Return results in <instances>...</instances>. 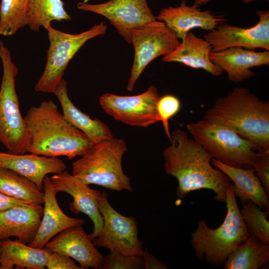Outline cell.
I'll return each instance as SVG.
<instances>
[{"label": "cell", "instance_id": "1", "mask_svg": "<svg viewBox=\"0 0 269 269\" xmlns=\"http://www.w3.org/2000/svg\"><path fill=\"white\" fill-rule=\"evenodd\" d=\"M170 144L163 150L164 170L176 178V195L183 199L190 192L208 189L214 199L225 202L230 179L212 165L213 157L187 133L178 129L171 134Z\"/></svg>", "mask_w": 269, "mask_h": 269}, {"label": "cell", "instance_id": "2", "mask_svg": "<svg viewBox=\"0 0 269 269\" xmlns=\"http://www.w3.org/2000/svg\"><path fill=\"white\" fill-rule=\"evenodd\" d=\"M30 143L27 152L39 155L64 156L71 160L83 155L93 143L71 125L51 100L32 106L24 117Z\"/></svg>", "mask_w": 269, "mask_h": 269}, {"label": "cell", "instance_id": "3", "mask_svg": "<svg viewBox=\"0 0 269 269\" xmlns=\"http://www.w3.org/2000/svg\"><path fill=\"white\" fill-rule=\"evenodd\" d=\"M204 119L237 133L257 151L269 149V102L248 88H235L216 100Z\"/></svg>", "mask_w": 269, "mask_h": 269}, {"label": "cell", "instance_id": "4", "mask_svg": "<svg viewBox=\"0 0 269 269\" xmlns=\"http://www.w3.org/2000/svg\"><path fill=\"white\" fill-rule=\"evenodd\" d=\"M227 212L222 224L210 228L203 220L191 233V243L199 260L213 266L222 265L228 256L250 235L242 220L232 183L226 191Z\"/></svg>", "mask_w": 269, "mask_h": 269}, {"label": "cell", "instance_id": "5", "mask_svg": "<svg viewBox=\"0 0 269 269\" xmlns=\"http://www.w3.org/2000/svg\"><path fill=\"white\" fill-rule=\"evenodd\" d=\"M127 150V143L122 138L113 137L93 144L72 163V174L88 185L118 192H132L130 178L124 172L122 163Z\"/></svg>", "mask_w": 269, "mask_h": 269}, {"label": "cell", "instance_id": "6", "mask_svg": "<svg viewBox=\"0 0 269 269\" xmlns=\"http://www.w3.org/2000/svg\"><path fill=\"white\" fill-rule=\"evenodd\" d=\"M3 74L0 89V142L11 154H24L30 143L24 118L20 113L15 85L18 69L9 50L0 40Z\"/></svg>", "mask_w": 269, "mask_h": 269}, {"label": "cell", "instance_id": "7", "mask_svg": "<svg viewBox=\"0 0 269 269\" xmlns=\"http://www.w3.org/2000/svg\"><path fill=\"white\" fill-rule=\"evenodd\" d=\"M186 128L213 158L233 167L253 168L257 148L237 133L205 119L189 123Z\"/></svg>", "mask_w": 269, "mask_h": 269}, {"label": "cell", "instance_id": "8", "mask_svg": "<svg viewBox=\"0 0 269 269\" xmlns=\"http://www.w3.org/2000/svg\"><path fill=\"white\" fill-rule=\"evenodd\" d=\"M107 26L104 21L78 34H70L55 29H47L49 47L43 72L37 82V92L52 93L63 78L68 64L81 47L89 40L106 33Z\"/></svg>", "mask_w": 269, "mask_h": 269}, {"label": "cell", "instance_id": "9", "mask_svg": "<svg viewBox=\"0 0 269 269\" xmlns=\"http://www.w3.org/2000/svg\"><path fill=\"white\" fill-rule=\"evenodd\" d=\"M98 206L103 225L100 233L93 240L95 246L125 255L142 256L143 243L138 238V225L135 218L125 216L114 209L105 191L101 193Z\"/></svg>", "mask_w": 269, "mask_h": 269}, {"label": "cell", "instance_id": "10", "mask_svg": "<svg viewBox=\"0 0 269 269\" xmlns=\"http://www.w3.org/2000/svg\"><path fill=\"white\" fill-rule=\"evenodd\" d=\"M180 43L175 33L162 21L133 31L134 59L127 89L132 91L146 66L154 59L172 52Z\"/></svg>", "mask_w": 269, "mask_h": 269}, {"label": "cell", "instance_id": "11", "mask_svg": "<svg viewBox=\"0 0 269 269\" xmlns=\"http://www.w3.org/2000/svg\"><path fill=\"white\" fill-rule=\"evenodd\" d=\"M160 96L154 86L143 93L134 96L106 93L99 104L109 116L128 125L146 128L159 122L157 104Z\"/></svg>", "mask_w": 269, "mask_h": 269}, {"label": "cell", "instance_id": "12", "mask_svg": "<svg viewBox=\"0 0 269 269\" xmlns=\"http://www.w3.org/2000/svg\"><path fill=\"white\" fill-rule=\"evenodd\" d=\"M80 10L100 14L108 19L129 44L133 31L152 25L158 20L147 0H110L98 4L79 2Z\"/></svg>", "mask_w": 269, "mask_h": 269}, {"label": "cell", "instance_id": "13", "mask_svg": "<svg viewBox=\"0 0 269 269\" xmlns=\"http://www.w3.org/2000/svg\"><path fill=\"white\" fill-rule=\"evenodd\" d=\"M258 22L252 27L242 28L223 23L204 35L213 51L231 47L257 48L269 51V10H258Z\"/></svg>", "mask_w": 269, "mask_h": 269}, {"label": "cell", "instance_id": "14", "mask_svg": "<svg viewBox=\"0 0 269 269\" xmlns=\"http://www.w3.org/2000/svg\"><path fill=\"white\" fill-rule=\"evenodd\" d=\"M50 179L57 193L64 192L72 197L73 201L69 204L71 211L76 214L83 213L92 220L94 229L89 235L93 240L100 233L103 225L98 206L101 192L91 189L89 185L66 170L54 174Z\"/></svg>", "mask_w": 269, "mask_h": 269}, {"label": "cell", "instance_id": "15", "mask_svg": "<svg viewBox=\"0 0 269 269\" xmlns=\"http://www.w3.org/2000/svg\"><path fill=\"white\" fill-rule=\"evenodd\" d=\"M82 225L67 228L52 238L45 245L52 252L69 256L76 260L82 269H102L104 256L93 243Z\"/></svg>", "mask_w": 269, "mask_h": 269}, {"label": "cell", "instance_id": "16", "mask_svg": "<svg viewBox=\"0 0 269 269\" xmlns=\"http://www.w3.org/2000/svg\"><path fill=\"white\" fill-rule=\"evenodd\" d=\"M155 18L164 22L181 40L194 28L211 31L227 21L224 14H216L210 10H201L193 4L187 5L185 0L178 6L162 9Z\"/></svg>", "mask_w": 269, "mask_h": 269}, {"label": "cell", "instance_id": "17", "mask_svg": "<svg viewBox=\"0 0 269 269\" xmlns=\"http://www.w3.org/2000/svg\"><path fill=\"white\" fill-rule=\"evenodd\" d=\"M43 190L44 207L40 224L34 239L28 244L36 248H44L61 231L85 223L82 219L69 217L63 212L57 201V192L48 176L43 180Z\"/></svg>", "mask_w": 269, "mask_h": 269}, {"label": "cell", "instance_id": "18", "mask_svg": "<svg viewBox=\"0 0 269 269\" xmlns=\"http://www.w3.org/2000/svg\"><path fill=\"white\" fill-rule=\"evenodd\" d=\"M211 61L225 71L229 79L240 83L255 75L251 68L269 65V51L231 47L210 54Z\"/></svg>", "mask_w": 269, "mask_h": 269}, {"label": "cell", "instance_id": "19", "mask_svg": "<svg viewBox=\"0 0 269 269\" xmlns=\"http://www.w3.org/2000/svg\"><path fill=\"white\" fill-rule=\"evenodd\" d=\"M0 167L11 169L33 182L43 189L47 175L59 174L66 170L65 162L57 157L31 153L15 154L0 152Z\"/></svg>", "mask_w": 269, "mask_h": 269}, {"label": "cell", "instance_id": "20", "mask_svg": "<svg viewBox=\"0 0 269 269\" xmlns=\"http://www.w3.org/2000/svg\"><path fill=\"white\" fill-rule=\"evenodd\" d=\"M44 207L41 205L12 208L0 212V240L16 237L29 244L40 224Z\"/></svg>", "mask_w": 269, "mask_h": 269}, {"label": "cell", "instance_id": "21", "mask_svg": "<svg viewBox=\"0 0 269 269\" xmlns=\"http://www.w3.org/2000/svg\"><path fill=\"white\" fill-rule=\"evenodd\" d=\"M211 44L191 31L187 33L180 44L170 53L163 56L164 62H178L194 69H202L214 76L223 74L221 68L210 58Z\"/></svg>", "mask_w": 269, "mask_h": 269}, {"label": "cell", "instance_id": "22", "mask_svg": "<svg viewBox=\"0 0 269 269\" xmlns=\"http://www.w3.org/2000/svg\"><path fill=\"white\" fill-rule=\"evenodd\" d=\"M52 93L58 99L66 120L83 133L93 144L114 137L107 124L98 118H91L74 105L68 96L67 83L63 78Z\"/></svg>", "mask_w": 269, "mask_h": 269}, {"label": "cell", "instance_id": "23", "mask_svg": "<svg viewBox=\"0 0 269 269\" xmlns=\"http://www.w3.org/2000/svg\"><path fill=\"white\" fill-rule=\"evenodd\" d=\"M212 164L234 183L235 196L241 203L250 201L266 211H269V198L254 168H244L225 164L214 158Z\"/></svg>", "mask_w": 269, "mask_h": 269}, {"label": "cell", "instance_id": "24", "mask_svg": "<svg viewBox=\"0 0 269 269\" xmlns=\"http://www.w3.org/2000/svg\"><path fill=\"white\" fill-rule=\"evenodd\" d=\"M0 269H12L14 266L29 269H44L51 252L46 247H31L19 240H0Z\"/></svg>", "mask_w": 269, "mask_h": 269}, {"label": "cell", "instance_id": "25", "mask_svg": "<svg viewBox=\"0 0 269 269\" xmlns=\"http://www.w3.org/2000/svg\"><path fill=\"white\" fill-rule=\"evenodd\" d=\"M269 261V244L249 236L228 256L225 269H257Z\"/></svg>", "mask_w": 269, "mask_h": 269}, {"label": "cell", "instance_id": "26", "mask_svg": "<svg viewBox=\"0 0 269 269\" xmlns=\"http://www.w3.org/2000/svg\"><path fill=\"white\" fill-rule=\"evenodd\" d=\"M0 192L31 204L44 203V193L33 182L11 169L1 167Z\"/></svg>", "mask_w": 269, "mask_h": 269}, {"label": "cell", "instance_id": "27", "mask_svg": "<svg viewBox=\"0 0 269 269\" xmlns=\"http://www.w3.org/2000/svg\"><path fill=\"white\" fill-rule=\"evenodd\" d=\"M29 9L28 25L34 31H38L41 27L47 30L54 20L71 19L62 0H29Z\"/></svg>", "mask_w": 269, "mask_h": 269}, {"label": "cell", "instance_id": "28", "mask_svg": "<svg viewBox=\"0 0 269 269\" xmlns=\"http://www.w3.org/2000/svg\"><path fill=\"white\" fill-rule=\"evenodd\" d=\"M29 0H1L0 4V35L14 34L28 25Z\"/></svg>", "mask_w": 269, "mask_h": 269}, {"label": "cell", "instance_id": "29", "mask_svg": "<svg viewBox=\"0 0 269 269\" xmlns=\"http://www.w3.org/2000/svg\"><path fill=\"white\" fill-rule=\"evenodd\" d=\"M242 205L241 216L249 235L269 244V211L262 210L250 201L243 202Z\"/></svg>", "mask_w": 269, "mask_h": 269}, {"label": "cell", "instance_id": "30", "mask_svg": "<svg viewBox=\"0 0 269 269\" xmlns=\"http://www.w3.org/2000/svg\"><path fill=\"white\" fill-rule=\"evenodd\" d=\"M144 269L142 256L128 255L115 251H110L104 256L102 269Z\"/></svg>", "mask_w": 269, "mask_h": 269}, {"label": "cell", "instance_id": "31", "mask_svg": "<svg viewBox=\"0 0 269 269\" xmlns=\"http://www.w3.org/2000/svg\"><path fill=\"white\" fill-rule=\"evenodd\" d=\"M180 108L179 99L172 94H166L160 97L157 102V111L159 122H161L165 133L169 140L171 139V134L169 120L179 112Z\"/></svg>", "mask_w": 269, "mask_h": 269}, {"label": "cell", "instance_id": "32", "mask_svg": "<svg viewBox=\"0 0 269 269\" xmlns=\"http://www.w3.org/2000/svg\"><path fill=\"white\" fill-rule=\"evenodd\" d=\"M253 166L267 194L269 196V149L257 151Z\"/></svg>", "mask_w": 269, "mask_h": 269}, {"label": "cell", "instance_id": "33", "mask_svg": "<svg viewBox=\"0 0 269 269\" xmlns=\"http://www.w3.org/2000/svg\"><path fill=\"white\" fill-rule=\"evenodd\" d=\"M45 267L48 269H82L69 256L52 252L48 256Z\"/></svg>", "mask_w": 269, "mask_h": 269}, {"label": "cell", "instance_id": "34", "mask_svg": "<svg viewBox=\"0 0 269 269\" xmlns=\"http://www.w3.org/2000/svg\"><path fill=\"white\" fill-rule=\"evenodd\" d=\"M33 204L0 192V212L16 207L28 206Z\"/></svg>", "mask_w": 269, "mask_h": 269}, {"label": "cell", "instance_id": "35", "mask_svg": "<svg viewBox=\"0 0 269 269\" xmlns=\"http://www.w3.org/2000/svg\"><path fill=\"white\" fill-rule=\"evenodd\" d=\"M142 257L145 269H167V267L145 249Z\"/></svg>", "mask_w": 269, "mask_h": 269}, {"label": "cell", "instance_id": "36", "mask_svg": "<svg viewBox=\"0 0 269 269\" xmlns=\"http://www.w3.org/2000/svg\"><path fill=\"white\" fill-rule=\"evenodd\" d=\"M212 0H194L193 4L199 7L201 5L205 4ZM255 0H243L244 3L248 4Z\"/></svg>", "mask_w": 269, "mask_h": 269}, {"label": "cell", "instance_id": "37", "mask_svg": "<svg viewBox=\"0 0 269 269\" xmlns=\"http://www.w3.org/2000/svg\"></svg>", "mask_w": 269, "mask_h": 269}]
</instances>
